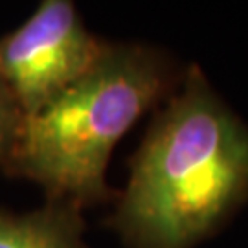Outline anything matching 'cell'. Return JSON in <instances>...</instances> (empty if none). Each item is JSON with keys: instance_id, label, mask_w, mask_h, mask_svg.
Returning a JSON list of instances; mask_svg holds the SVG:
<instances>
[{"instance_id": "cell-1", "label": "cell", "mask_w": 248, "mask_h": 248, "mask_svg": "<svg viewBox=\"0 0 248 248\" xmlns=\"http://www.w3.org/2000/svg\"><path fill=\"white\" fill-rule=\"evenodd\" d=\"M248 199V127L201 68L156 116L112 224L131 248H193Z\"/></svg>"}, {"instance_id": "cell-2", "label": "cell", "mask_w": 248, "mask_h": 248, "mask_svg": "<svg viewBox=\"0 0 248 248\" xmlns=\"http://www.w3.org/2000/svg\"><path fill=\"white\" fill-rule=\"evenodd\" d=\"M169 87L155 50L105 43L96 62L35 114L22 116L2 168L76 208L105 201V171L116 143Z\"/></svg>"}, {"instance_id": "cell-3", "label": "cell", "mask_w": 248, "mask_h": 248, "mask_svg": "<svg viewBox=\"0 0 248 248\" xmlns=\"http://www.w3.org/2000/svg\"><path fill=\"white\" fill-rule=\"evenodd\" d=\"M103 46L72 2L45 0L0 37V78L22 116L35 114L89 70Z\"/></svg>"}, {"instance_id": "cell-4", "label": "cell", "mask_w": 248, "mask_h": 248, "mask_svg": "<svg viewBox=\"0 0 248 248\" xmlns=\"http://www.w3.org/2000/svg\"><path fill=\"white\" fill-rule=\"evenodd\" d=\"M79 208L50 202L30 213L0 212V248H85Z\"/></svg>"}, {"instance_id": "cell-5", "label": "cell", "mask_w": 248, "mask_h": 248, "mask_svg": "<svg viewBox=\"0 0 248 248\" xmlns=\"http://www.w3.org/2000/svg\"><path fill=\"white\" fill-rule=\"evenodd\" d=\"M20 120H22V112L18 108L17 101L0 78V166H4L11 145L17 138Z\"/></svg>"}]
</instances>
